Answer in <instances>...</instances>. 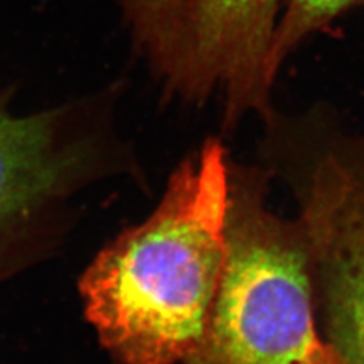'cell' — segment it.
Returning a JSON list of instances; mask_svg holds the SVG:
<instances>
[{
	"mask_svg": "<svg viewBox=\"0 0 364 364\" xmlns=\"http://www.w3.org/2000/svg\"><path fill=\"white\" fill-rule=\"evenodd\" d=\"M0 91V281L60 237L73 199L132 158L85 105L18 116Z\"/></svg>",
	"mask_w": 364,
	"mask_h": 364,
	"instance_id": "5",
	"label": "cell"
},
{
	"mask_svg": "<svg viewBox=\"0 0 364 364\" xmlns=\"http://www.w3.org/2000/svg\"><path fill=\"white\" fill-rule=\"evenodd\" d=\"M263 123L266 155L299 203L318 331L341 364H364V135L321 107Z\"/></svg>",
	"mask_w": 364,
	"mask_h": 364,
	"instance_id": "3",
	"label": "cell"
},
{
	"mask_svg": "<svg viewBox=\"0 0 364 364\" xmlns=\"http://www.w3.org/2000/svg\"><path fill=\"white\" fill-rule=\"evenodd\" d=\"M228 198L230 156L211 139L84 272L85 316L117 364H176L196 348L223 267Z\"/></svg>",
	"mask_w": 364,
	"mask_h": 364,
	"instance_id": "1",
	"label": "cell"
},
{
	"mask_svg": "<svg viewBox=\"0 0 364 364\" xmlns=\"http://www.w3.org/2000/svg\"><path fill=\"white\" fill-rule=\"evenodd\" d=\"M267 178L230 158L223 267L182 364H341L317 326L302 226L269 208Z\"/></svg>",
	"mask_w": 364,
	"mask_h": 364,
	"instance_id": "2",
	"label": "cell"
},
{
	"mask_svg": "<svg viewBox=\"0 0 364 364\" xmlns=\"http://www.w3.org/2000/svg\"><path fill=\"white\" fill-rule=\"evenodd\" d=\"M357 9H364V0H282L269 53L273 77L305 41Z\"/></svg>",
	"mask_w": 364,
	"mask_h": 364,
	"instance_id": "6",
	"label": "cell"
},
{
	"mask_svg": "<svg viewBox=\"0 0 364 364\" xmlns=\"http://www.w3.org/2000/svg\"><path fill=\"white\" fill-rule=\"evenodd\" d=\"M282 0H120L135 48L167 97H219L223 128L267 120L277 79L270 44Z\"/></svg>",
	"mask_w": 364,
	"mask_h": 364,
	"instance_id": "4",
	"label": "cell"
}]
</instances>
